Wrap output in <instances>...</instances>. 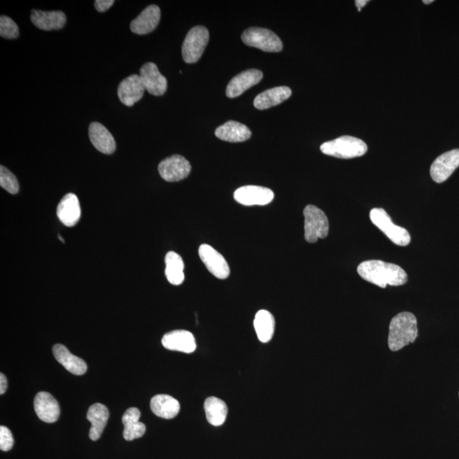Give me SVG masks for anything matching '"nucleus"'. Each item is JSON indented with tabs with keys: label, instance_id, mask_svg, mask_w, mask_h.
<instances>
[{
	"label": "nucleus",
	"instance_id": "1",
	"mask_svg": "<svg viewBox=\"0 0 459 459\" xmlns=\"http://www.w3.org/2000/svg\"><path fill=\"white\" fill-rule=\"evenodd\" d=\"M359 275L366 282L384 288L390 286H401L407 283V272L401 266L382 261H368L358 266Z\"/></svg>",
	"mask_w": 459,
	"mask_h": 459
},
{
	"label": "nucleus",
	"instance_id": "2",
	"mask_svg": "<svg viewBox=\"0 0 459 459\" xmlns=\"http://www.w3.org/2000/svg\"><path fill=\"white\" fill-rule=\"evenodd\" d=\"M419 334L418 322L411 312L404 311L394 316L390 323L388 344L391 351H398L414 343Z\"/></svg>",
	"mask_w": 459,
	"mask_h": 459
},
{
	"label": "nucleus",
	"instance_id": "3",
	"mask_svg": "<svg viewBox=\"0 0 459 459\" xmlns=\"http://www.w3.org/2000/svg\"><path fill=\"white\" fill-rule=\"evenodd\" d=\"M368 149V145L361 139L349 135L325 142L320 148L323 154L342 159L359 158L366 154Z\"/></svg>",
	"mask_w": 459,
	"mask_h": 459
},
{
	"label": "nucleus",
	"instance_id": "4",
	"mask_svg": "<svg viewBox=\"0 0 459 459\" xmlns=\"http://www.w3.org/2000/svg\"><path fill=\"white\" fill-rule=\"evenodd\" d=\"M370 220L393 244L402 247L408 246L410 244L411 236L408 230L395 225L384 209H373L370 211Z\"/></svg>",
	"mask_w": 459,
	"mask_h": 459
},
{
	"label": "nucleus",
	"instance_id": "5",
	"mask_svg": "<svg viewBox=\"0 0 459 459\" xmlns=\"http://www.w3.org/2000/svg\"><path fill=\"white\" fill-rule=\"evenodd\" d=\"M305 238L309 244L326 238L329 233V222L325 213L314 205H307L304 209Z\"/></svg>",
	"mask_w": 459,
	"mask_h": 459
},
{
	"label": "nucleus",
	"instance_id": "6",
	"mask_svg": "<svg viewBox=\"0 0 459 459\" xmlns=\"http://www.w3.org/2000/svg\"><path fill=\"white\" fill-rule=\"evenodd\" d=\"M209 41L207 28L197 26L191 28L185 38L183 45V56L185 62L196 63L202 58Z\"/></svg>",
	"mask_w": 459,
	"mask_h": 459
},
{
	"label": "nucleus",
	"instance_id": "7",
	"mask_svg": "<svg viewBox=\"0 0 459 459\" xmlns=\"http://www.w3.org/2000/svg\"><path fill=\"white\" fill-rule=\"evenodd\" d=\"M244 44L261 49L266 52H280L283 45L282 41L272 31L261 27H251L242 35Z\"/></svg>",
	"mask_w": 459,
	"mask_h": 459
},
{
	"label": "nucleus",
	"instance_id": "8",
	"mask_svg": "<svg viewBox=\"0 0 459 459\" xmlns=\"http://www.w3.org/2000/svg\"><path fill=\"white\" fill-rule=\"evenodd\" d=\"M191 170V163L180 155H173L163 160L158 165V172L168 183H177L186 179Z\"/></svg>",
	"mask_w": 459,
	"mask_h": 459
},
{
	"label": "nucleus",
	"instance_id": "9",
	"mask_svg": "<svg viewBox=\"0 0 459 459\" xmlns=\"http://www.w3.org/2000/svg\"><path fill=\"white\" fill-rule=\"evenodd\" d=\"M198 254L209 272L217 279H226L230 276V268L226 259L211 245H201Z\"/></svg>",
	"mask_w": 459,
	"mask_h": 459
},
{
	"label": "nucleus",
	"instance_id": "10",
	"mask_svg": "<svg viewBox=\"0 0 459 459\" xmlns=\"http://www.w3.org/2000/svg\"><path fill=\"white\" fill-rule=\"evenodd\" d=\"M459 167V149H454L441 154L430 167V176L436 183H443Z\"/></svg>",
	"mask_w": 459,
	"mask_h": 459
},
{
	"label": "nucleus",
	"instance_id": "11",
	"mask_svg": "<svg viewBox=\"0 0 459 459\" xmlns=\"http://www.w3.org/2000/svg\"><path fill=\"white\" fill-rule=\"evenodd\" d=\"M234 198L244 206L268 205L274 199V192L266 187L245 186L234 192Z\"/></svg>",
	"mask_w": 459,
	"mask_h": 459
},
{
	"label": "nucleus",
	"instance_id": "12",
	"mask_svg": "<svg viewBox=\"0 0 459 459\" xmlns=\"http://www.w3.org/2000/svg\"><path fill=\"white\" fill-rule=\"evenodd\" d=\"M140 77L145 91L152 95L160 96L165 93L168 88L167 78L159 72L155 63L148 62L141 67Z\"/></svg>",
	"mask_w": 459,
	"mask_h": 459
},
{
	"label": "nucleus",
	"instance_id": "13",
	"mask_svg": "<svg viewBox=\"0 0 459 459\" xmlns=\"http://www.w3.org/2000/svg\"><path fill=\"white\" fill-rule=\"evenodd\" d=\"M145 88L138 74H133L121 82L117 89L120 102L127 106H132L143 97Z\"/></svg>",
	"mask_w": 459,
	"mask_h": 459
},
{
	"label": "nucleus",
	"instance_id": "14",
	"mask_svg": "<svg viewBox=\"0 0 459 459\" xmlns=\"http://www.w3.org/2000/svg\"><path fill=\"white\" fill-rule=\"evenodd\" d=\"M162 344L167 350L188 354L192 353L197 349L193 334L186 330H176L166 333L163 337Z\"/></svg>",
	"mask_w": 459,
	"mask_h": 459
},
{
	"label": "nucleus",
	"instance_id": "15",
	"mask_svg": "<svg viewBox=\"0 0 459 459\" xmlns=\"http://www.w3.org/2000/svg\"><path fill=\"white\" fill-rule=\"evenodd\" d=\"M261 71L250 69L238 74L231 80L226 88V95L229 98H236L244 94L249 88L255 86L262 80Z\"/></svg>",
	"mask_w": 459,
	"mask_h": 459
},
{
	"label": "nucleus",
	"instance_id": "16",
	"mask_svg": "<svg viewBox=\"0 0 459 459\" xmlns=\"http://www.w3.org/2000/svg\"><path fill=\"white\" fill-rule=\"evenodd\" d=\"M161 19V10L158 5H149L133 20L130 30L135 34L144 35L156 30Z\"/></svg>",
	"mask_w": 459,
	"mask_h": 459
},
{
	"label": "nucleus",
	"instance_id": "17",
	"mask_svg": "<svg viewBox=\"0 0 459 459\" xmlns=\"http://www.w3.org/2000/svg\"><path fill=\"white\" fill-rule=\"evenodd\" d=\"M34 410L38 417L45 423H55L60 417V407L51 394L39 392L34 398Z\"/></svg>",
	"mask_w": 459,
	"mask_h": 459
},
{
	"label": "nucleus",
	"instance_id": "18",
	"mask_svg": "<svg viewBox=\"0 0 459 459\" xmlns=\"http://www.w3.org/2000/svg\"><path fill=\"white\" fill-rule=\"evenodd\" d=\"M31 21L35 27L45 31L59 30L65 26L67 16L60 10L44 12V10H32Z\"/></svg>",
	"mask_w": 459,
	"mask_h": 459
},
{
	"label": "nucleus",
	"instance_id": "19",
	"mask_svg": "<svg viewBox=\"0 0 459 459\" xmlns=\"http://www.w3.org/2000/svg\"><path fill=\"white\" fill-rule=\"evenodd\" d=\"M89 137L92 145L104 154H113L116 150V141L105 126L98 122L91 123Z\"/></svg>",
	"mask_w": 459,
	"mask_h": 459
},
{
	"label": "nucleus",
	"instance_id": "20",
	"mask_svg": "<svg viewBox=\"0 0 459 459\" xmlns=\"http://www.w3.org/2000/svg\"><path fill=\"white\" fill-rule=\"evenodd\" d=\"M58 216L60 222L67 226L76 225L80 219L81 209L75 194L69 193L64 196L58 206Z\"/></svg>",
	"mask_w": 459,
	"mask_h": 459
},
{
	"label": "nucleus",
	"instance_id": "21",
	"mask_svg": "<svg viewBox=\"0 0 459 459\" xmlns=\"http://www.w3.org/2000/svg\"><path fill=\"white\" fill-rule=\"evenodd\" d=\"M53 354L56 361L62 364L67 371L74 375H83L87 371V364L83 359L76 357L63 344H56L53 347Z\"/></svg>",
	"mask_w": 459,
	"mask_h": 459
},
{
	"label": "nucleus",
	"instance_id": "22",
	"mask_svg": "<svg viewBox=\"0 0 459 459\" xmlns=\"http://www.w3.org/2000/svg\"><path fill=\"white\" fill-rule=\"evenodd\" d=\"M291 95V89L287 86L270 89L256 96L254 106L259 110L268 109L287 101Z\"/></svg>",
	"mask_w": 459,
	"mask_h": 459
},
{
	"label": "nucleus",
	"instance_id": "23",
	"mask_svg": "<svg viewBox=\"0 0 459 459\" xmlns=\"http://www.w3.org/2000/svg\"><path fill=\"white\" fill-rule=\"evenodd\" d=\"M140 418L141 412L137 408H130L124 412L122 418L124 439L130 441L144 436L147 427L143 423L140 422Z\"/></svg>",
	"mask_w": 459,
	"mask_h": 459
},
{
	"label": "nucleus",
	"instance_id": "24",
	"mask_svg": "<svg viewBox=\"0 0 459 459\" xmlns=\"http://www.w3.org/2000/svg\"><path fill=\"white\" fill-rule=\"evenodd\" d=\"M109 419V411L105 405L95 403L89 408L87 419L91 423L90 438L97 440L102 436Z\"/></svg>",
	"mask_w": 459,
	"mask_h": 459
},
{
	"label": "nucleus",
	"instance_id": "25",
	"mask_svg": "<svg viewBox=\"0 0 459 459\" xmlns=\"http://www.w3.org/2000/svg\"><path fill=\"white\" fill-rule=\"evenodd\" d=\"M215 135L222 141L243 142L248 140L252 133L251 130L244 124L236 122V121H228L223 126L217 128Z\"/></svg>",
	"mask_w": 459,
	"mask_h": 459
},
{
	"label": "nucleus",
	"instance_id": "26",
	"mask_svg": "<svg viewBox=\"0 0 459 459\" xmlns=\"http://www.w3.org/2000/svg\"><path fill=\"white\" fill-rule=\"evenodd\" d=\"M151 409L158 417L172 419L179 414L180 405L179 401L168 395H156L152 398Z\"/></svg>",
	"mask_w": 459,
	"mask_h": 459
},
{
	"label": "nucleus",
	"instance_id": "27",
	"mask_svg": "<svg viewBox=\"0 0 459 459\" xmlns=\"http://www.w3.org/2000/svg\"><path fill=\"white\" fill-rule=\"evenodd\" d=\"M275 319L272 313L261 309L255 315L254 326L258 339L263 343H268L272 339L275 332Z\"/></svg>",
	"mask_w": 459,
	"mask_h": 459
},
{
	"label": "nucleus",
	"instance_id": "28",
	"mask_svg": "<svg viewBox=\"0 0 459 459\" xmlns=\"http://www.w3.org/2000/svg\"><path fill=\"white\" fill-rule=\"evenodd\" d=\"M204 410L207 421L213 426L222 425L228 414V408L226 402L215 397L206 399Z\"/></svg>",
	"mask_w": 459,
	"mask_h": 459
},
{
	"label": "nucleus",
	"instance_id": "29",
	"mask_svg": "<svg viewBox=\"0 0 459 459\" xmlns=\"http://www.w3.org/2000/svg\"><path fill=\"white\" fill-rule=\"evenodd\" d=\"M165 275L173 285H180L184 282V261L176 252L170 251L165 256Z\"/></svg>",
	"mask_w": 459,
	"mask_h": 459
},
{
	"label": "nucleus",
	"instance_id": "30",
	"mask_svg": "<svg viewBox=\"0 0 459 459\" xmlns=\"http://www.w3.org/2000/svg\"><path fill=\"white\" fill-rule=\"evenodd\" d=\"M0 186L10 194H16L19 191L16 177L3 166H0Z\"/></svg>",
	"mask_w": 459,
	"mask_h": 459
},
{
	"label": "nucleus",
	"instance_id": "31",
	"mask_svg": "<svg viewBox=\"0 0 459 459\" xmlns=\"http://www.w3.org/2000/svg\"><path fill=\"white\" fill-rule=\"evenodd\" d=\"M0 36L8 39L19 37V27L12 19L6 16L0 17Z\"/></svg>",
	"mask_w": 459,
	"mask_h": 459
},
{
	"label": "nucleus",
	"instance_id": "32",
	"mask_svg": "<svg viewBox=\"0 0 459 459\" xmlns=\"http://www.w3.org/2000/svg\"><path fill=\"white\" fill-rule=\"evenodd\" d=\"M14 438L12 432L5 426L0 427V449L8 451L12 449Z\"/></svg>",
	"mask_w": 459,
	"mask_h": 459
},
{
	"label": "nucleus",
	"instance_id": "33",
	"mask_svg": "<svg viewBox=\"0 0 459 459\" xmlns=\"http://www.w3.org/2000/svg\"><path fill=\"white\" fill-rule=\"evenodd\" d=\"M115 0H96L95 1V7L98 12H106L115 3Z\"/></svg>",
	"mask_w": 459,
	"mask_h": 459
},
{
	"label": "nucleus",
	"instance_id": "34",
	"mask_svg": "<svg viewBox=\"0 0 459 459\" xmlns=\"http://www.w3.org/2000/svg\"><path fill=\"white\" fill-rule=\"evenodd\" d=\"M7 386H8V383H7L6 377L3 375V373H1L0 375V394L3 395L5 393Z\"/></svg>",
	"mask_w": 459,
	"mask_h": 459
},
{
	"label": "nucleus",
	"instance_id": "35",
	"mask_svg": "<svg viewBox=\"0 0 459 459\" xmlns=\"http://www.w3.org/2000/svg\"><path fill=\"white\" fill-rule=\"evenodd\" d=\"M368 2V0H357V1H355V5L358 8V12H361L362 7H364Z\"/></svg>",
	"mask_w": 459,
	"mask_h": 459
},
{
	"label": "nucleus",
	"instance_id": "36",
	"mask_svg": "<svg viewBox=\"0 0 459 459\" xmlns=\"http://www.w3.org/2000/svg\"><path fill=\"white\" fill-rule=\"evenodd\" d=\"M433 2H434V0H429V1H428V0H423V3H425V5H429V3H433Z\"/></svg>",
	"mask_w": 459,
	"mask_h": 459
}]
</instances>
